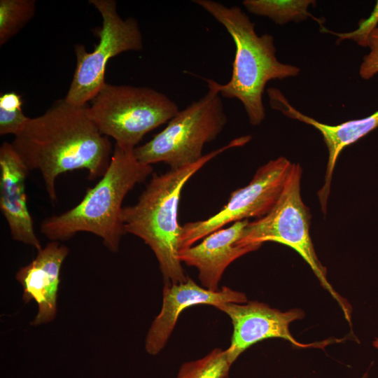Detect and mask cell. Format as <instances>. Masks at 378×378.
<instances>
[{"label": "cell", "mask_w": 378, "mask_h": 378, "mask_svg": "<svg viewBox=\"0 0 378 378\" xmlns=\"http://www.w3.org/2000/svg\"><path fill=\"white\" fill-rule=\"evenodd\" d=\"M10 144L29 172H40L53 204L59 175L84 169L89 179L100 178L113 152L108 137L91 119L89 106L75 105L64 98L43 114L29 118Z\"/></svg>", "instance_id": "6da1fadb"}, {"label": "cell", "mask_w": 378, "mask_h": 378, "mask_svg": "<svg viewBox=\"0 0 378 378\" xmlns=\"http://www.w3.org/2000/svg\"><path fill=\"white\" fill-rule=\"evenodd\" d=\"M248 141L247 136L235 139L193 164L153 175L137 202L122 208L125 233L139 237L151 248L164 284L181 283L188 278L178 257L182 226L178 223V210L184 186L211 159Z\"/></svg>", "instance_id": "7a4b0ae2"}, {"label": "cell", "mask_w": 378, "mask_h": 378, "mask_svg": "<svg viewBox=\"0 0 378 378\" xmlns=\"http://www.w3.org/2000/svg\"><path fill=\"white\" fill-rule=\"evenodd\" d=\"M134 149L115 144L110 163L99 181L86 190L75 206L43 220L41 232L49 240L57 241H66L78 232H90L99 237L110 251H118L125 234L122 202L153 172L151 165L136 160Z\"/></svg>", "instance_id": "3957f363"}, {"label": "cell", "mask_w": 378, "mask_h": 378, "mask_svg": "<svg viewBox=\"0 0 378 378\" xmlns=\"http://www.w3.org/2000/svg\"><path fill=\"white\" fill-rule=\"evenodd\" d=\"M193 2L225 28L235 45L230 80L225 84L216 83L220 96L239 100L250 123L260 125L265 117L262 94L266 84L271 80L297 76L300 69L277 59L274 37L269 34L258 35L255 24L239 7H227L212 0Z\"/></svg>", "instance_id": "277c9868"}, {"label": "cell", "mask_w": 378, "mask_h": 378, "mask_svg": "<svg viewBox=\"0 0 378 378\" xmlns=\"http://www.w3.org/2000/svg\"><path fill=\"white\" fill-rule=\"evenodd\" d=\"M206 80V94L180 110L149 141L134 148L138 161L148 165L164 162L174 169L193 164L204 155V145L215 140L227 122L216 81Z\"/></svg>", "instance_id": "5b68a950"}, {"label": "cell", "mask_w": 378, "mask_h": 378, "mask_svg": "<svg viewBox=\"0 0 378 378\" xmlns=\"http://www.w3.org/2000/svg\"><path fill=\"white\" fill-rule=\"evenodd\" d=\"M91 102L90 116L99 131L130 148L180 111L166 94L148 87L106 83Z\"/></svg>", "instance_id": "8992f818"}, {"label": "cell", "mask_w": 378, "mask_h": 378, "mask_svg": "<svg viewBox=\"0 0 378 378\" xmlns=\"http://www.w3.org/2000/svg\"><path fill=\"white\" fill-rule=\"evenodd\" d=\"M302 173L301 166L293 163L291 172L274 206L263 217L248 222L237 245L241 247L260 246L264 242L274 241L294 249L309 265L322 286L339 302L349 322L351 307L328 281L326 267L315 252L309 234L310 214L301 197Z\"/></svg>", "instance_id": "52a82bcc"}, {"label": "cell", "mask_w": 378, "mask_h": 378, "mask_svg": "<svg viewBox=\"0 0 378 378\" xmlns=\"http://www.w3.org/2000/svg\"><path fill=\"white\" fill-rule=\"evenodd\" d=\"M101 14L102 27L97 31L99 42L92 52L84 46H75L76 64L74 76L64 99L68 102L86 105L106 83L105 71L108 61L127 51L143 49V38L138 21L123 19L114 0H90Z\"/></svg>", "instance_id": "ba28073f"}, {"label": "cell", "mask_w": 378, "mask_h": 378, "mask_svg": "<svg viewBox=\"0 0 378 378\" xmlns=\"http://www.w3.org/2000/svg\"><path fill=\"white\" fill-rule=\"evenodd\" d=\"M293 165L287 158L279 157L260 167L249 183L232 192L228 202L218 213L182 226L179 251L230 223L267 214L280 197Z\"/></svg>", "instance_id": "9c48e42d"}, {"label": "cell", "mask_w": 378, "mask_h": 378, "mask_svg": "<svg viewBox=\"0 0 378 378\" xmlns=\"http://www.w3.org/2000/svg\"><path fill=\"white\" fill-rule=\"evenodd\" d=\"M216 308L230 317L233 326L230 344L225 350L231 365L251 346L267 338L285 339L300 348H322L331 342L330 340L303 344L292 336L289 330L290 323L304 316L299 309L283 312L257 301L246 304L223 303Z\"/></svg>", "instance_id": "30bf717a"}, {"label": "cell", "mask_w": 378, "mask_h": 378, "mask_svg": "<svg viewBox=\"0 0 378 378\" xmlns=\"http://www.w3.org/2000/svg\"><path fill=\"white\" fill-rule=\"evenodd\" d=\"M243 293L227 286L212 291L199 286L188 277L183 282L164 284L162 309L148 331L145 349L148 354L156 355L164 348L170 337L180 314L196 304H209L215 307L223 303H246Z\"/></svg>", "instance_id": "8fae6325"}, {"label": "cell", "mask_w": 378, "mask_h": 378, "mask_svg": "<svg viewBox=\"0 0 378 378\" xmlns=\"http://www.w3.org/2000/svg\"><path fill=\"white\" fill-rule=\"evenodd\" d=\"M69 252V248L59 241H50L37 251L29 264L16 272L15 279L23 290V301L28 303L34 300L37 304V313L31 326H38L55 319L60 271Z\"/></svg>", "instance_id": "7c38bea8"}, {"label": "cell", "mask_w": 378, "mask_h": 378, "mask_svg": "<svg viewBox=\"0 0 378 378\" xmlns=\"http://www.w3.org/2000/svg\"><path fill=\"white\" fill-rule=\"evenodd\" d=\"M29 171L10 143L0 147V209L15 241L42 248L27 207L26 179Z\"/></svg>", "instance_id": "4fadbf2b"}, {"label": "cell", "mask_w": 378, "mask_h": 378, "mask_svg": "<svg viewBox=\"0 0 378 378\" xmlns=\"http://www.w3.org/2000/svg\"><path fill=\"white\" fill-rule=\"evenodd\" d=\"M248 220L233 223L206 236L197 245L179 251L180 260L198 270L202 286L212 291L218 290V284L229 265L241 255L260 246L241 247L237 241L241 237Z\"/></svg>", "instance_id": "5bb4252c"}, {"label": "cell", "mask_w": 378, "mask_h": 378, "mask_svg": "<svg viewBox=\"0 0 378 378\" xmlns=\"http://www.w3.org/2000/svg\"><path fill=\"white\" fill-rule=\"evenodd\" d=\"M267 92L270 104L273 109L280 111L287 117L312 125L323 136L328 151V160L324 184L318 191V196L322 211L326 214L332 175L338 156L345 147L378 128V111L361 119L348 120L337 125H330L320 122L298 111L289 103L279 90L271 88L267 90Z\"/></svg>", "instance_id": "9a60e30c"}, {"label": "cell", "mask_w": 378, "mask_h": 378, "mask_svg": "<svg viewBox=\"0 0 378 378\" xmlns=\"http://www.w3.org/2000/svg\"><path fill=\"white\" fill-rule=\"evenodd\" d=\"M315 3L313 0H244L242 4L249 13L267 17L278 25L299 22L310 18L321 27L324 26L325 20L314 16L308 10Z\"/></svg>", "instance_id": "2e32d148"}, {"label": "cell", "mask_w": 378, "mask_h": 378, "mask_svg": "<svg viewBox=\"0 0 378 378\" xmlns=\"http://www.w3.org/2000/svg\"><path fill=\"white\" fill-rule=\"evenodd\" d=\"M35 0L0 1V46L18 34L36 13Z\"/></svg>", "instance_id": "e0dca14e"}, {"label": "cell", "mask_w": 378, "mask_h": 378, "mask_svg": "<svg viewBox=\"0 0 378 378\" xmlns=\"http://www.w3.org/2000/svg\"><path fill=\"white\" fill-rule=\"evenodd\" d=\"M230 366L226 351L215 348L202 358L183 363L176 378H227Z\"/></svg>", "instance_id": "ac0fdd59"}, {"label": "cell", "mask_w": 378, "mask_h": 378, "mask_svg": "<svg viewBox=\"0 0 378 378\" xmlns=\"http://www.w3.org/2000/svg\"><path fill=\"white\" fill-rule=\"evenodd\" d=\"M21 97L15 92L0 97V134L16 136L25 126L29 118L22 110Z\"/></svg>", "instance_id": "d6986e66"}, {"label": "cell", "mask_w": 378, "mask_h": 378, "mask_svg": "<svg viewBox=\"0 0 378 378\" xmlns=\"http://www.w3.org/2000/svg\"><path fill=\"white\" fill-rule=\"evenodd\" d=\"M378 1L372 12L368 18L361 19L358 22V28L349 32H336L321 27L320 31L323 33L332 34L337 37V43L344 40H352L363 48H368L369 39L372 31L378 27Z\"/></svg>", "instance_id": "ffe728a7"}, {"label": "cell", "mask_w": 378, "mask_h": 378, "mask_svg": "<svg viewBox=\"0 0 378 378\" xmlns=\"http://www.w3.org/2000/svg\"><path fill=\"white\" fill-rule=\"evenodd\" d=\"M368 48L370 52L364 56L359 67V75L365 80L378 73V27L371 34Z\"/></svg>", "instance_id": "44dd1931"}, {"label": "cell", "mask_w": 378, "mask_h": 378, "mask_svg": "<svg viewBox=\"0 0 378 378\" xmlns=\"http://www.w3.org/2000/svg\"><path fill=\"white\" fill-rule=\"evenodd\" d=\"M374 346L378 349V338H377L373 343Z\"/></svg>", "instance_id": "7402d4cb"}, {"label": "cell", "mask_w": 378, "mask_h": 378, "mask_svg": "<svg viewBox=\"0 0 378 378\" xmlns=\"http://www.w3.org/2000/svg\"><path fill=\"white\" fill-rule=\"evenodd\" d=\"M362 378H368V372H366L363 374V376L362 377Z\"/></svg>", "instance_id": "603a6c76"}]
</instances>
